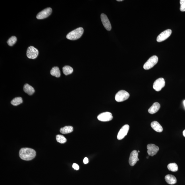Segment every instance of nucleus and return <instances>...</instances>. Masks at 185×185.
Wrapping results in <instances>:
<instances>
[{
    "mask_svg": "<svg viewBox=\"0 0 185 185\" xmlns=\"http://www.w3.org/2000/svg\"><path fill=\"white\" fill-rule=\"evenodd\" d=\"M88 162L89 161H88V158L87 157L85 158L83 160L84 163V164H87L88 163Z\"/></svg>",
    "mask_w": 185,
    "mask_h": 185,
    "instance_id": "nucleus-27",
    "label": "nucleus"
},
{
    "mask_svg": "<svg viewBox=\"0 0 185 185\" xmlns=\"http://www.w3.org/2000/svg\"><path fill=\"white\" fill-rule=\"evenodd\" d=\"M138 153H139V152H140V151H138Z\"/></svg>",
    "mask_w": 185,
    "mask_h": 185,
    "instance_id": "nucleus-31",
    "label": "nucleus"
},
{
    "mask_svg": "<svg viewBox=\"0 0 185 185\" xmlns=\"http://www.w3.org/2000/svg\"><path fill=\"white\" fill-rule=\"evenodd\" d=\"M167 168L169 171H172V172H176L178 169V165L175 163L169 164L168 165Z\"/></svg>",
    "mask_w": 185,
    "mask_h": 185,
    "instance_id": "nucleus-21",
    "label": "nucleus"
},
{
    "mask_svg": "<svg viewBox=\"0 0 185 185\" xmlns=\"http://www.w3.org/2000/svg\"><path fill=\"white\" fill-rule=\"evenodd\" d=\"M138 152L136 150H134L131 153L129 159V163L131 166H134L137 162L139 160L138 158Z\"/></svg>",
    "mask_w": 185,
    "mask_h": 185,
    "instance_id": "nucleus-11",
    "label": "nucleus"
},
{
    "mask_svg": "<svg viewBox=\"0 0 185 185\" xmlns=\"http://www.w3.org/2000/svg\"><path fill=\"white\" fill-rule=\"evenodd\" d=\"M56 138L57 141L61 144L65 143L67 141L66 138L61 135H57L56 136Z\"/></svg>",
    "mask_w": 185,
    "mask_h": 185,
    "instance_id": "nucleus-23",
    "label": "nucleus"
},
{
    "mask_svg": "<svg viewBox=\"0 0 185 185\" xmlns=\"http://www.w3.org/2000/svg\"><path fill=\"white\" fill-rule=\"evenodd\" d=\"M38 51L37 49L33 46H30L27 51L26 55L29 58L35 59L37 57L38 55Z\"/></svg>",
    "mask_w": 185,
    "mask_h": 185,
    "instance_id": "nucleus-5",
    "label": "nucleus"
},
{
    "mask_svg": "<svg viewBox=\"0 0 185 185\" xmlns=\"http://www.w3.org/2000/svg\"><path fill=\"white\" fill-rule=\"evenodd\" d=\"M184 104L185 107V100H184Z\"/></svg>",
    "mask_w": 185,
    "mask_h": 185,
    "instance_id": "nucleus-30",
    "label": "nucleus"
},
{
    "mask_svg": "<svg viewBox=\"0 0 185 185\" xmlns=\"http://www.w3.org/2000/svg\"><path fill=\"white\" fill-rule=\"evenodd\" d=\"M51 74L52 76L59 78L61 76V72L59 68L57 67H53L51 71Z\"/></svg>",
    "mask_w": 185,
    "mask_h": 185,
    "instance_id": "nucleus-19",
    "label": "nucleus"
},
{
    "mask_svg": "<svg viewBox=\"0 0 185 185\" xmlns=\"http://www.w3.org/2000/svg\"><path fill=\"white\" fill-rule=\"evenodd\" d=\"M165 180L167 184L171 185L176 184L177 182L176 177L171 175H166L165 177Z\"/></svg>",
    "mask_w": 185,
    "mask_h": 185,
    "instance_id": "nucleus-16",
    "label": "nucleus"
},
{
    "mask_svg": "<svg viewBox=\"0 0 185 185\" xmlns=\"http://www.w3.org/2000/svg\"><path fill=\"white\" fill-rule=\"evenodd\" d=\"M180 10L182 12L185 11V0H181L180 1Z\"/></svg>",
    "mask_w": 185,
    "mask_h": 185,
    "instance_id": "nucleus-25",
    "label": "nucleus"
},
{
    "mask_svg": "<svg viewBox=\"0 0 185 185\" xmlns=\"http://www.w3.org/2000/svg\"><path fill=\"white\" fill-rule=\"evenodd\" d=\"M36 155L35 151L31 148H23L19 151V156L24 161L31 160L35 157Z\"/></svg>",
    "mask_w": 185,
    "mask_h": 185,
    "instance_id": "nucleus-1",
    "label": "nucleus"
},
{
    "mask_svg": "<svg viewBox=\"0 0 185 185\" xmlns=\"http://www.w3.org/2000/svg\"><path fill=\"white\" fill-rule=\"evenodd\" d=\"M172 33V31L170 29H167L164 31L159 35L157 38V41L161 42L164 41L168 38Z\"/></svg>",
    "mask_w": 185,
    "mask_h": 185,
    "instance_id": "nucleus-10",
    "label": "nucleus"
},
{
    "mask_svg": "<svg viewBox=\"0 0 185 185\" xmlns=\"http://www.w3.org/2000/svg\"><path fill=\"white\" fill-rule=\"evenodd\" d=\"M72 167L74 169L76 170H78L79 169V165L76 163H74L73 164Z\"/></svg>",
    "mask_w": 185,
    "mask_h": 185,
    "instance_id": "nucleus-26",
    "label": "nucleus"
},
{
    "mask_svg": "<svg viewBox=\"0 0 185 185\" xmlns=\"http://www.w3.org/2000/svg\"><path fill=\"white\" fill-rule=\"evenodd\" d=\"M24 91L29 95H31L35 92L34 88L28 84H25L24 87Z\"/></svg>",
    "mask_w": 185,
    "mask_h": 185,
    "instance_id": "nucleus-17",
    "label": "nucleus"
},
{
    "mask_svg": "<svg viewBox=\"0 0 185 185\" xmlns=\"http://www.w3.org/2000/svg\"><path fill=\"white\" fill-rule=\"evenodd\" d=\"M160 107V104L159 103L156 102V103H154L148 109V112L150 114H154L159 110Z\"/></svg>",
    "mask_w": 185,
    "mask_h": 185,
    "instance_id": "nucleus-14",
    "label": "nucleus"
},
{
    "mask_svg": "<svg viewBox=\"0 0 185 185\" xmlns=\"http://www.w3.org/2000/svg\"><path fill=\"white\" fill-rule=\"evenodd\" d=\"M148 158H149V157H148H148H147V159H148Z\"/></svg>",
    "mask_w": 185,
    "mask_h": 185,
    "instance_id": "nucleus-32",
    "label": "nucleus"
},
{
    "mask_svg": "<svg viewBox=\"0 0 185 185\" xmlns=\"http://www.w3.org/2000/svg\"><path fill=\"white\" fill-rule=\"evenodd\" d=\"M97 119L103 122H107L112 120L113 116L112 114L108 112L101 113L97 117Z\"/></svg>",
    "mask_w": 185,
    "mask_h": 185,
    "instance_id": "nucleus-8",
    "label": "nucleus"
},
{
    "mask_svg": "<svg viewBox=\"0 0 185 185\" xmlns=\"http://www.w3.org/2000/svg\"><path fill=\"white\" fill-rule=\"evenodd\" d=\"M147 152L148 155L153 156L156 155L159 150L158 146L154 144H149L147 146Z\"/></svg>",
    "mask_w": 185,
    "mask_h": 185,
    "instance_id": "nucleus-12",
    "label": "nucleus"
},
{
    "mask_svg": "<svg viewBox=\"0 0 185 185\" xmlns=\"http://www.w3.org/2000/svg\"><path fill=\"white\" fill-rule=\"evenodd\" d=\"M17 41V38L15 36H13L9 38L7 41V43L9 46H13L16 43Z\"/></svg>",
    "mask_w": 185,
    "mask_h": 185,
    "instance_id": "nucleus-24",
    "label": "nucleus"
},
{
    "mask_svg": "<svg viewBox=\"0 0 185 185\" xmlns=\"http://www.w3.org/2000/svg\"><path fill=\"white\" fill-rule=\"evenodd\" d=\"M74 129L73 127L71 126H66L61 129L60 132L63 134H67L72 132Z\"/></svg>",
    "mask_w": 185,
    "mask_h": 185,
    "instance_id": "nucleus-18",
    "label": "nucleus"
},
{
    "mask_svg": "<svg viewBox=\"0 0 185 185\" xmlns=\"http://www.w3.org/2000/svg\"><path fill=\"white\" fill-rule=\"evenodd\" d=\"M83 29L81 27L79 28L72 31L67 35V39L70 40H76L80 38L83 34Z\"/></svg>",
    "mask_w": 185,
    "mask_h": 185,
    "instance_id": "nucleus-2",
    "label": "nucleus"
},
{
    "mask_svg": "<svg viewBox=\"0 0 185 185\" xmlns=\"http://www.w3.org/2000/svg\"><path fill=\"white\" fill-rule=\"evenodd\" d=\"M130 94L126 90H120L116 94L115 100L117 102H122L127 100L129 97Z\"/></svg>",
    "mask_w": 185,
    "mask_h": 185,
    "instance_id": "nucleus-4",
    "label": "nucleus"
},
{
    "mask_svg": "<svg viewBox=\"0 0 185 185\" xmlns=\"http://www.w3.org/2000/svg\"><path fill=\"white\" fill-rule=\"evenodd\" d=\"M183 135H184V136L185 137V130H184V131H183Z\"/></svg>",
    "mask_w": 185,
    "mask_h": 185,
    "instance_id": "nucleus-28",
    "label": "nucleus"
},
{
    "mask_svg": "<svg viewBox=\"0 0 185 185\" xmlns=\"http://www.w3.org/2000/svg\"><path fill=\"white\" fill-rule=\"evenodd\" d=\"M165 81L163 78H159L154 82L153 88L156 91H160L165 86Z\"/></svg>",
    "mask_w": 185,
    "mask_h": 185,
    "instance_id": "nucleus-6",
    "label": "nucleus"
},
{
    "mask_svg": "<svg viewBox=\"0 0 185 185\" xmlns=\"http://www.w3.org/2000/svg\"><path fill=\"white\" fill-rule=\"evenodd\" d=\"M123 1V0H117V1Z\"/></svg>",
    "mask_w": 185,
    "mask_h": 185,
    "instance_id": "nucleus-29",
    "label": "nucleus"
},
{
    "mask_svg": "<svg viewBox=\"0 0 185 185\" xmlns=\"http://www.w3.org/2000/svg\"><path fill=\"white\" fill-rule=\"evenodd\" d=\"M101 19L102 24L106 29L109 31L111 30V24L107 15L104 13H102L101 15Z\"/></svg>",
    "mask_w": 185,
    "mask_h": 185,
    "instance_id": "nucleus-13",
    "label": "nucleus"
},
{
    "mask_svg": "<svg viewBox=\"0 0 185 185\" xmlns=\"http://www.w3.org/2000/svg\"><path fill=\"white\" fill-rule=\"evenodd\" d=\"M23 100L21 97H15L11 101V104L13 106H16L22 103Z\"/></svg>",
    "mask_w": 185,
    "mask_h": 185,
    "instance_id": "nucleus-22",
    "label": "nucleus"
},
{
    "mask_svg": "<svg viewBox=\"0 0 185 185\" xmlns=\"http://www.w3.org/2000/svg\"><path fill=\"white\" fill-rule=\"evenodd\" d=\"M151 126L153 129L158 132L163 131V128L161 125L156 121H154L151 123Z\"/></svg>",
    "mask_w": 185,
    "mask_h": 185,
    "instance_id": "nucleus-15",
    "label": "nucleus"
},
{
    "mask_svg": "<svg viewBox=\"0 0 185 185\" xmlns=\"http://www.w3.org/2000/svg\"><path fill=\"white\" fill-rule=\"evenodd\" d=\"M129 128V126L128 124H126L123 126L119 131L118 134V139L121 140L124 138L128 134Z\"/></svg>",
    "mask_w": 185,
    "mask_h": 185,
    "instance_id": "nucleus-9",
    "label": "nucleus"
},
{
    "mask_svg": "<svg viewBox=\"0 0 185 185\" xmlns=\"http://www.w3.org/2000/svg\"><path fill=\"white\" fill-rule=\"evenodd\" d=\"M158 58L156 56H153L148 60L143 65L145 70H149L157 64L158 61Z\"/></svg>",
    "mask_w": 185,
    "mask_h": 185,
    "instance_id": "nucleus-3",
    "label": "nucleus"
},
{
    "mask_svg": "<svg viewBox=\"0 0 185 185\" xmlns=\"http://www.w3.org/2000/svg\"><path fill=\"white\" fill-rule=\"evenodd\" d=\"M52 12V9L51 8H47L40 11L36 16L38 19H43L47 18L51 15Z\"/></svg>",
    "mask_w": 185,
    "mask_h": 185,
    "instance_id": "nucleus-7",
    "label": "nucleus"
},
{
    "mask_svg": "<svg viewBox=\"0 0 185 185\" xmlns=\"http://www.w3.org/2000/svg\"><path fill=\"white\" fill-rule=\"evenodd\" d=\"M63 74L66 76L72 74L74 70L72 67L69 65H65L63 67Z\"/></svg>",
    "mask_w": 185,
    "mask_h": 185,
    "instance_id": "nucleus-20",
    "label": "nucleus"
}]
</instances>
